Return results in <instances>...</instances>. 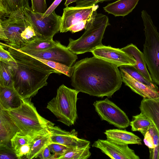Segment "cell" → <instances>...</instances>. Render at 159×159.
Here are the masks:
<instances>
[{
    "instance_id": "16",
    "label": "cell",
    "mask_w": 159,
    "mask_h": 159,
    "mask_svg": "<svg viewBox=\"0 0 159 159\" xmlns=\"http://www.w3.org/2000/svg\"><path fill=\"white\" fill-rule=\"evenodd\" d=\"M19 132L7 111L0 108V145L7 144L15 135Z\"/></svg>"
},
{
    "instance_id": "42",
    "label": "cell",
    "mask_w": 159,
    "mask_h": 159,
    "mask_svg": "<svg viewBox=\"0 0 159 159\" xmlns=\"http://www.w3.org/2000/svg\"><path fill=\"white\" fill-rule=\"evenodd\" d=\"M80 0H66L64 5L66 7H68L70 4L74 2H76Z\"/></svg>"
},
{
    "instance_id": "30",
    "label": "cell",
    "mask_w": 159,
    "mask_h": 159,
    "mask_svg": "<svg viewBox=\"0 0 159 159\" xmlns=\"http://www.w3.org/2000/svg\"><path fill=\"white\" fill-rule=\"evenodd\" d=\"M143 136L144 143L149 148H153L159 144V134L153 125L148 129Z\"/></svg>"
},
{
    "instance_id": "1",
    "label": "cell",
    "mask_w": 159,
    "mask_h": 159,
    "mask_svg": "<svg viewBox=\"0 0 159 159\" xmlns=\"http://www.w3.org/2000/svg\"><path fill=\"white\" fill-rule=\"evenodd\" d=\"M73 66L71 85L79 92L110 98L121 87L120 70L114 64L94 56L80 60Z\"/></svg>"
},
{
    "instance_id": "17",
    "label": "cell",
    "mask_w": 159,
    "mask_h": 159,
    "mask_svg": "<svg viewBox=\"0 0 159 159\" xmlns=\"http://www.w3.org/2000/svg\"><path fill=\"white\" fill-rule=\"evenodd\" d=\"M139 108L150 120L159 134V96L153 98H143Z\"/></svg>"
},
{
    "instance_id": "14",
    "label": "cell",
    "mask_w": 159,
    "mask_h": 159,
    "mask_svg": "<svg viewBox=\"0 0 159 159\" xmlns=\"http://www.w3.org/2000/svg\"><path fill=\"white\" fill-rule=\"evenodd\" d=\"M91 52L94 56L114 64L118 67L126 65L134 66L136 64L133 57L120 49L103 45Z\"/></svg>"
},
{
    "instance_id": "13",
    "label": "cell",
    "mask_w": 159,
    "mask_h": 159,
    "mask_svg": "<svg viewBox=\"0 0 159 159\" xmlns=\"http://www.w3.org/2000/svg\"><path fill=\"white\" fill-rule=\"evenodd\" d=\"M54 125V124L48 127L50 134V143H58L70 148L84 147L90 144L89 141L78 138V132L75 129L67 131Z\"/></svg>"
},
{
    "instance_id": "21",
    "label": "cell",
    "mask_w": 159,
    "mask_h": 159,
    "mask_svg": "<svg viewBox=\"0 0 159 159\" xmlns=\"http://www.w3.org/2000/svg\"><path fill=\"white\" fill-rule=\"evenodd\" d=\"M139 0H118L103 7L108 13L115 16L127 15L134 8Z\"/></svg>"
},
{
    "instance_id": "8",
    "label": "cell",
    "mask_w": 159,
    "mask_h": 159,
    "mask_svg": "<svg viewBox=\"0 0 159 159\" xmlns=\"http://www.w3.org/2000/svg\"><path fill=\"white\" fill-rule=\"evenodd\" d=\"M23 11L38 39H53L54 36L60 31L61 17L57 15L55 10L48 15L45 16L43 14L33 12L28 3L24 6Z\"/></svg>"
},
{
    "instance_id": "19",
    "label": "cell",
    "mask_w": 159,
    "mask_h": 159,
    "mask_svg": "<svg viewBox=\"0 0 159 159\" xmlns=\"http://www.w3.org/2000/svg\"><path fill=\"white\" fill-rule=\"evenodd\" d=\"M21 101L13 86L0 87V108L5 110L16 108L20 106Z\"/></svg>"
},
{
    "instance_id": "22",
    "label": "cell",
    "mask_w": 159,
    "mask_h": 159,
    "mask_svg": "<svg viewBox=\"0 0 159 159\" xmlns=\"http://www.w3.org/2000/svg\"><path fill=\"white\" fill-rule=\"evenodd\" d=\"M50 134L48 130L30 137V149L27 159L37 157L42 150L50 143Z\"/></svg>"
},
{
    "instance_id": "3",
    "label": "cell",
    "mask_w": 159,
    "mask_h": 159,
    "mask_svg": "<svg viewBox=\"0 0 159 159\" xmlns=\"http://www.w3.org/2000/svg\"><path fill=\"white\" fill-rule=\"evenodd\" d=\"M7 111L20 132L29 137L48 131V126L54 124L38 113L31 98H21L19 107Z\"/></svg>"
},
{
    "instance_id": "35",
    "label": "cell",
    "mask_w": 159,
    "mask_h": 159,
    "mask_svg": "<svg viewBox=\"0 0 159 159\" xmlns=\"http://www.w3.org/2000/svg\"><path fill=\"white\" fill-rule=\"evenodd\" d=\"M5 48L3 45L0 43V61L7 63L15 62V59L10 52Z\"/></svg>"
},
{
    "instance_id": "27",
    "label": "cell",
    "mask_w": 159,
    "mask_h": 159,
    "mask_svg": "<svg viewBox=\"0 0 159 159\" xmlns=\"http://www.w3.org/2000/svg\"><path fill=\"white\" fill-rule=\"evenodd\" d=\"M13 78L10 63L0 61V87L13 86Z\"/></svg>"
},
{
    "instance_id": "11",
    "label": "cell",
    "mask_w": 159,
    "mask_h": 159,
    "mask_svg": "<svg viewBox=\"0 0 159 159\" xmlns=\"http://www.w3.org/2000/svg\"><path fill=\"white\" fill-rule=\"evenodd\" d=\"M33 57L58 62L70 67L77 59V55L57 41L54 47L46 50L25 53Z\"/></svg>"
},
{
    "instance_id": "18",
    "label": "cell",
    "mask_w": 159,
    "mask_h": 159,
    "mask_svg": "<svg viewBox=\"0 0 159 159\" xmlns=\"http://www.w3.org/2000/svg\"><path fill=\"white\" fill-rule=\"evenodd\" d=\"M107 139L121 144H142L141 139L132 132L117 129L107 130L104 132Z\"/></svg>"
},
{
    "instance_id": "24",
    "label": "cell",
    "mask_w": 159,
    "mask_h": 159,
    "mask_svg": "<svg viewBox=\"0 0 159 159\" xmlns=\"http://www.w3.org/2000/svg\"><path fill=\"white\" fill-rule=\"evenodd\" d=\"M57 42V41H54L53 39L45 40L37 39L18 49L25 53L40 51L54 47Z\"/></svg>"
},
{
    "instance_id": "12",
    "label": "cell",
    "mask_w": 159,
    "mask_h": 159,
    "mask_svg": "<svg viewBox=\"0 0 159 159\" xmlns=\"http://www.w3.org/2000/svg\"><path fill=\"white\" fill-rule=\"evenodd\" d=\"M113 159H139V157L128 145L121 144L107 139H98L92 145Z\"/></svg>"
},
{
    "instance_id": "40",
    "label": "cell",
    "mask_w": 159,
    "mask_h": 159,
    "mask_svg": "<svg viewBox=\"0 0 159 159\" xmlns=\"http://www.w3.org/2000/svg\"><path fill=\"white\" fill-rule=\"evenodd\" d=\"M149 158L150 159H159V144L153 148H149Z\"/></svg>"
},
{
    "instance_id": "34",
    "label": "cell",
    "mask_w": 159,
    "mask_h": 159,
    "mask_svg": "<svg viewBox=\"0 0 159 159\" xmlns=\"http://www.w3.org/2000/svg\"><path fill=\"white\" fill-rule=\"evenodd\" d=\"M48 146L52 153L57 157V159L63 155L69 148L60 144L54 143H50Z\"/></svg>"
},
{
    "instance_id": "39",
    "label": "cell",
    "mask_w": 159,
    "mask_h": 159,
    "mask_svg": "<svg viewBox=\"0 0 159 159\" xmlns=\"http://www.w3.org/2000/svg\"><path fill=\"white\" fill-rule=\"evenodd\" d=\"M88 21H82L73 26L70 28L69 31L72 33H75L85 28L86 24Z\"/></svg>"
},
{
    "instance_id": "20",
    "label": "cell",
    "mask_w": 159,
    "mask_h": 159,
    "mask_svg": "<svg viewBox=\"0 0 159 159\" xmlns=\"http://www.w3.org/2000/svg\"><path fill=\"white\" fill-rule=\"evenodd\" d=\"M120 49L133 57L136 62L135 65L134 66V68L146 79L153 82L147 68L143 52L133 43Z\"/></svg>"
},
{
    "instance_id": "38",
    "label": "cell",
    "mask_w": 159,
    "mask_h": 159,
    "mask_svg": "<svg viewBox=\"0 0 159 159\" xmlns=\"http://www.w3.org/2000/svg\"><path fill=\"white\" fill-rule=\"evenodd\" d=\"M51 153L48 145L42 150L36 158L39 157L41 159H52L53 155Z\"/></svg>"
},
{
    "instance_id": "36",
    "label": "cell",
    "mask_w": 159,
    "mask_h": 159,
    "mask_svg": "<svg viewBox=\"0 0 159 159\" xmlns=\"http://www.w3.org/2000/svg\"><path fill=\"white\" fill-rule=\"evenodd\" d=\"M30 149V145L29 142L28 143L21 146L15 152L17 158L27 159Z\"/></svg>"
},
{
    "instance_id": "31",
    "label": "cell",
    "mask_w": 159,
    "mask_h": 159,
    "mask_svg": "<svg viewBox=\"0 0 159 159\" xmlns=\"http://www.w3.org/2000/svg\"><path fill=\"white\" fill-rule=\"evenodd\" d=\"M30 137L20 132L17 133L11 140V147L15 152L21 146L29 142Z\"/></svg>"
},
{
    "instance_id": "29",
    "label": "cell",
    "mask_w": 159,
    "mask_h": 159,
    "mask_svg": "<svg viewBox=\"0 0 159 159\" xmlns=\"http://www.w3.org/2000/svg\"><path fill=\"white\" fill-rule=\"evenodd\" d=\"M35 57L56 70L59 75L64 74L67 76L71 77L73 74L74 71L73 66L69 67L58 62Z\"/></svg>"
},
{
    "instance_id": "41",
    "label": "cell",
    "mask_w": 159,
    "mask_h": 159,
    "mask_svg": "<svg viewBox=\"0 0 159 159\" xmlns=\"http://www.w3.org/2000/svg\"><path fill=\"white\" fill-rule=\"evenodd\" d=\"M62 0H55L52 5L47 9L45 12L43 14L45 16H47L52 13L60 3Z\"/></svg>"
},
{
    "instance_id": "25",
    "label": "cell",
    "mask_w": 159,
    "mask_h": 159,
    "mask_svg": "<svg viewBox=\"0 0 159 159\" xmlns=\"http://www.w3.org/2000/svg\"><path fill=\"white\" fill-rule=\"evenodd\" d=\"M90 144L84 147L68 148L65 153L57 159H87L91 155Z\"/></svg>"
},
{
    "instance_id": "33",
    "label": "cell",
    "mask_w": 159,
    "mask_h": 159,
    "mask_svg": "<svg viewBox=\"0 0 159 159\" xmlns=\"http://www.w3.org/2000/svg\"><path fill=\"white\" fill-rule=\"evenodd\" d=\"M32 11L35 13L44 14L47 11L46 0H31Z\"/></svg>"
},
{
    "instance_id": "7",
    "label": "cell",
    "mask_w": 159,
    "mask_h": 159,
    "mask_svg": "<svg viewBox=\"0 0 159 159\" xmlns=\"http://www.w3.org/2000/svg\"><path fill=\"white\" fill-rule=\"evenodd\" d=\"M0 18V39L16 49L26 44L24 38L26 28L30 24L23 10Z\"/></svg>"
},
{
    "instance_id": "5",
    "label": "cell",
    "mask_w": 159,
    "mask_h": 159,
    "mask_svg": "<svg viewBox=\"0 0 159 159\" xmlns=\"http://www.w3.org/2000/svg\"><path fill=\"white\" fill-rule=\"evenodd\" d=\"M79 92L64 84L59 87L56 96L49 102L47 108L66 125H74L77 118L76 103Z\"/></svg>"
},
{
    "instance_id": "4",
    "label": "cell",
    "mask_w": 159,
    "mask_h": 159,
    "mask_svg": "<svg viewBox=\"0 0 159 159\" xmlns=\"http://www.w3.org/2000/svg\"><path fill=\"white\" fill-rule=\"evenodd\" d=\"M110 25L108 17L97 13L86 24L85 31L79 39L69 38L67 46L72 52L77 55L92 52L103 45L102 40L107 27Z\"/></svg>"
},
{
    "instance_id": "37",
    "label": "cell",
    "mask_w": 159,
    "mask_h": 159,
    "mask_svg": "<svg viewBox=\"0 0 159 159\" xmlns=\"http://www.w3.org/2000/svg\"><path fill=\"white\" fill-rule=\"evenodd\" d=\"M111 0H80L76 2V7H89L96 4L100 2Z\"/></svg>"
},
{
    "instance_id": "23",
    "label": "cell",
    "mask_w": 159,
    "mask_h": 159,
    "mask_svg": "<svg viewBox=\"0 0 159 159\" xmlns=\"http://www.w3.org/2000/svg\"><path fill=\"white\" fill-rule=\"evenodd\" d=\"M28 0H0V18L7 16L11 13L23 10Z\"/></svg>"
},
{
    "instance_id": "28",
    "label": "cell",
    "mask_w": 159,
    "mask_h": 159,
    "mask_svg": "<svg viewBox=\"0 0 159 159\" xmlns=\"http://www.w3.org/2000/svg\"><path fill=\"white\" fill-rule=\"evenodd\" d=\"M120 69L125 71L138 81L158 91V88L156 84L153 82L145 78L134 66L129 65L122 66H120Z\"/></svg>"
},
{
    "instance_id": "6",
    "label": "cell",
    "mask_w": 159,
    "mask_h": 159,
    "mask_svg": "<svg viewBox=\"0 0 159 159\" xmlns=\"http://www.w3.org/2000/svg\"><path fill=\"white\" fill-rule=\"evenodd\" d=\"M141 16L145 36L143 53L152 80L159 85V33L145 10L141 11Z\"/></svg>"
},
{
    "instance_id": "32",
    "label": "cell",
    "mask_w": 159,
    "mask_h": 159,
    "mask_svg": "<svg viewBox=\"0 0 159 159\" xmlns=\"http://www.w3.org/2000/svg\"><path fill=\"white\" fill-rule=\"evenodd\" d=\"M0 159H17L15 151L7 144L0 145Z\"/></svg>"
},
{
    "instance_id": "15",
    "label": "cell",
    "mask_w": 159,
    "mask_h": 159,
    "mask_svg": "<svg viewBox=\"0 0 159 159\" xmlns=\"http://www.w3.org/2000/svg\"><path fill=\"white\" fill-rule=\"evenodd\" d=\"M123 82L133 91L143 98H153L159 96V92L133 78L125 71L120 70Z\"/></svg>"
},
{
    "instance_id": "26",
    "label": "cell",
    "mask_w": 159,
    "mask_h": 159,
    "mask_svg": "<svg viewBox=\"0 0 159 159\" xmlns=\"http://www.w3.org/2000/svg\"><path fill=\"white\" fill-rule=\"evenodd\" d=\"M130 125L132 131H139L143 135L148 129L153 125L150 120L141 112L139 114L133 116Z\"/></svg>"
},
{
    "instance_id": "10",
    "label": "cell",
    "mask_w": 159,
    "mask_h": 159,
    "mask_svg": "<svg viewBox=\"0 0 159 159\" xmlns=\"http://www.w3.org/2000/svg\"><path fill=\"white\" fill-rule=\"evenodd\" d=\"M98 5L83 7H67L64 8L60 32L69 31L73 26L84 21H89L97 14Z\"/></svg>"
},
{
    "instance_id": "2",
    "label": "cell",
    "mask_w": 159,
    "mask_h": 159,
    "mask_svg": "<svg viewBox=\"0 0 159 159\" xmlns=\"http://www.w3.org/2000/svg\"><path fill=\"white\" fill-rule=\"evenodd\" d=\"M15 59L11 62L13 74V87L21 98H31L48 84L50 75L58 72L36 58L19 49L1 43Z\"/></svg>"
},
{
    "instance_id": "9",
    "label": "cell",
    "mask_w": 159,
    "mask_h": 159,
    "mask_svg": "<svg viewBox=\"0 0 159 159\" xmlns=\"http://www.w3.org/2000/svg\"><path fill=\"white\" fill-rule=\"evenodd\" d=\"M93 105L102 120L119 129L125 128L130 125V121L126 113L108 98L96 101Z\"/></svg>"
}]
</instances>
